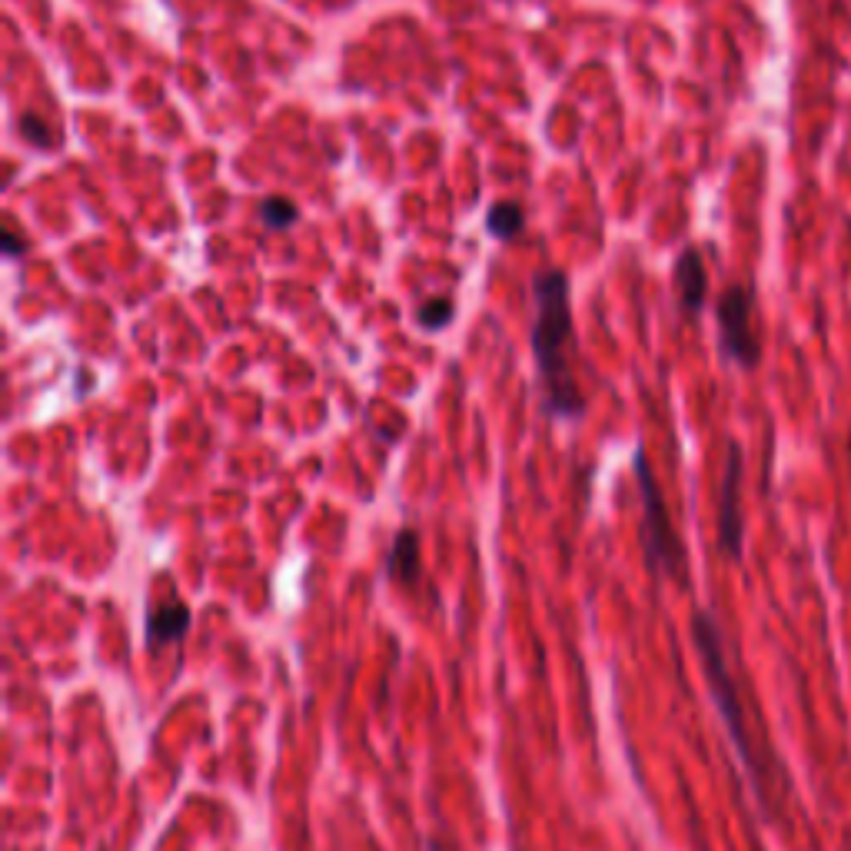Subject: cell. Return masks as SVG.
<instances>
[{"instance_id":"1","label":"cell","mask_w":851,"mask_h":851,"mask_svg":"<svg viewBox=\"0 0 851 851\" xmlns=\"http://www.w3.org/2000/svg\"><path fill=\"white\" fill-rule=\"evenodd\" d=\"M535 320H532V353L545 387V407L552 417H579L585 397L572 377V310H569V277L562 270H542L532 280Z\"/></svg>"},{"instance_id":"2","label":"cell","mask_w":851,"mask_h":851,"mask_svg":"<svg viewBox=\"0 0 851 851\" xmlns=\"http://www.w3.org/2000/svg\"><path fill=\"white\" fill-rule=\"evenodd\" d=\"M692 635H695V645L702 652V662H705V675H709V685H712V699L722 712V722L755 782V789L762 792V762L749 742V732H745V715H742V702H739V689L732 682V672H729V662H725V645H722V632L715 625V619L709 612H695L692 619Z\"/></svg>"},{"instance_id":"3","label":"cell","mask_w":851,"mask_h":851,"mask_svg":"<svg viewBox=\"0 0 851 851\" xmlns=\"http://www.w3.org/2000/svg\"><path fill=\"white\" fill-rule=\"evenodd\" d=\"M635 465V479H639V495H642V542H645V559L655 572H669V575H682L685 569V549L682 539L669 519L665 499L659 492V482L652 475V465L645 459V449L635 452L632 459Z\"/></svg>"},{"instance_id":"4","label":"cell","mask_w":851,"mask_h":851,"mask_svg":"<svg viewBox=\"0 0 851 851\" xmlns=\"http://www.w3.org/2000/svg\"><path fill=\"white\" fill-rule=\"evenodd\" d=\"M719 320V343L725 360L742 370H755L762 363V340L755 333V290L752 287H729L715 307Z\"/></svg>"},{"instance_id":"5","label":"cell","mask_w":851,"mask_h":851,"mask_svg":"<svg viewBox=\"0 0 851 851\" xmlns=\"http://www.w3.org/2000/svg\"><path fill=\"white\" fill-rule=\"evenodd\" d=\"M742 445H725V472H722V492H719V545L725 555H742Z\"/></svg>"},{"instance_id":"6","label":"cell","mask_w":851,"mask_h":851,"mask_svg":"<svg viewBox=\"0 0 851 851\" xmlns=\"http://www.w3.org/2000/svg\"><path fill=\"white\" fill-rule=\"evenodd\" d=\"M675 293H679V307L685 317H699L709 297V273H705V260L699 247H685L675 260Z\"/></svg>"},{"instance_id":"7","label":"cell","mask_w":851,"mask_h":851,"mask_svg":"<svg viewBox=\"0 0 851 851\" xmlns=\"http://www.w3.org/2000/svg\"><path fill=\"white\" fill-rule=\"evenodd\" d=\"M190 629V609L180 599H167L160 605H153L147 612V645H167V642H180Z\"/></svg>"},{"instance_id":"8","label":"cell","mask_w":851,"mask_h":851,"mask_svg":"<svg viewBox=\"0 0 851 851\" xmlns=\"http://www.w3.org/2000/svg\"><path fill=\"white\" fill-rule=\"evenodd\" d=\"M387 569H390V579L400 582V585H417V582H420L423 562H420V535H417L413 529H403V532L393 539Z\"/></svg>"},{"instance_id":"9","label":"cell","mask_w":851,"mask_h":851,"mask_svg":"<svg viewBox=\"0 0 851 851\" xmlns=\"http://www.w3.org/2000/svg\"><path fill=\"white\" fill-rule=\"evenodd\" d=\"M485 227H489V233H492L495 240H512V237L522 233L525 213H522L519 203H495V207L489 210V217H485Z\"/></svg>"},{"instance_id":"10","label":"cell","mask_w":851,"mask_h":851,"mask_svg":"<svg viewBox=\"0 0 851 851\" xmlns=\"http://www.w3.org/2000/svg\"><path fill=\"white\" fill-rule=\"evenodd\" d=\"M260 217H263V223H267L270 230H283V227H290L300 213H297V207H293L290 200H283V197H270V200L263 203Z\"/></svg>"},{"instance_id":"11","label":"cell","mask_w":851,"mask_h":851,"mask_svg":"<svg viewBox=\"0 0 851 851\" xmlns=\"http://www.w3.org/2000/svg\"><path fill=\"white\" fill-rule=\"evenodd\" d=\"M449 320H452V300L449 297H435V300L423 303V310H420V323L426 330H442Z\"/></svg>"},{"instance_id":"12","label":"cell","mask_w":851,"mask_h":851,"mask_svg":"<svg viewBox=\"0 0 851 851\" xmlns=\"http://www.w3.org/2000/svg\"><path fill=\"white\" fill-rule=\"evenodd\" d=\"M20 133H23L33 147H47V143H50V133L40 127V120H37L33 113H23V117H20Z\"/></svg>"},{"instance_id":"13","label":"cell","mask_w":851,"mask_h":851,"mask_svg":"<svg viewBox=\"0 0 851 851\" xmlns=\"http://www.w3.org/2000/svg\"><path fill=\"white\" fill-rule=\"evenodd\" d=\"M3 253H7V257H20V253H23V240H17V233H13L10 227L3 230Z\"/></svg>"}]
</instances>
